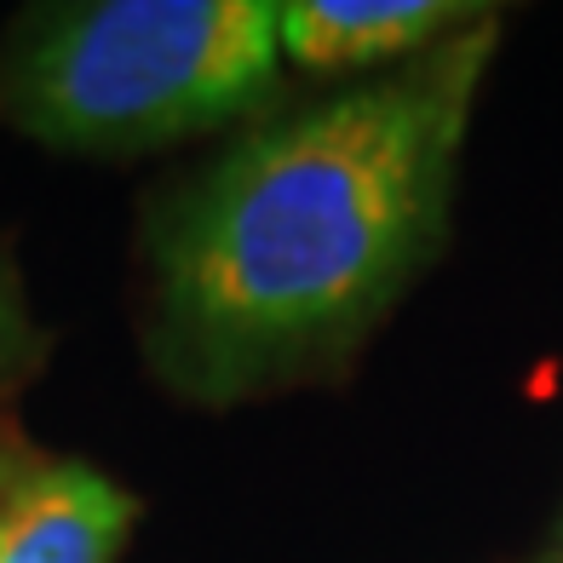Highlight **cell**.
<instances>
[{
    "mask_svg": "<svg viewBox=\"0 0 563 563\" xmlns=\"http://www.w3.org/2000/svg\"><path fill=\"white\" fill-rule=\"evenodd\" d=\"M495 12L328 104L253 126L167 201L150 247L156 351L224 402L340 356L438 253Z\"/></svg>",
    "mask_w": 563,
    "mask_h": 563,
    "instance_id": "1",
    "label": "cell"
},
{
    "mask_svg": "<svg viewBox=\"0 0 563 563\" xmlns=\"http://www.w3.org/2000/svg\"><path fill=\"white\" fill-rule=\"evenodd\" d=\"M276 64L271 0L53 7L0 46V121L75 156H133L247 115Z\"/></svg>",
    "mask_w": 563,
    "mask_h": 563,
    "instance_id": "2",
    "label": "cell"
},
{
    "mask_svg": "<svg viewBox=\"0 0 563 563\" xmlns=\"http://www.w3.org/2000/svg\"><path fill=\"white\" fill-rule=\"evenodd\" d=\"M139 500L87 460H35L0 506V563H115Z\"/></svg>",
    "mask_w": 563,
    "mask_h": 563,
    "instance_id": "3",
    "label": "cell"
},
{
    "mask_svg": "<svg viewBox=\"0 0 563 563\" xmlns=\"http://www.w3.org/2000/svg\"><path fill=\"white\" fill-rule=\"evenodd\" d=\"M477 18L483 7L454 0H288L276 7V41L305 69H379L415 64Z\"/></svg>",
    "mask_w": 563,
    "mask_h": 563,
    "instance_id": "4",
    "label": "cell"
},
{
    "mask_svg": "<svg viewBox=\"0 0 563 563\" xmlns=\"http://www.w3.org/2000/svg\"><path fill=\"white\" fill-rule=\"evenodd\" d=\"M23 351H30V317H23V299L12 288L7 265H0V379L23 363Z\"/></svg>",
    "mask_w": 563,
    "mask_h": 563,
    "instance_id": "5",
    "label": "cell"
},
{
    "mask_svg": "<svg viewBox=\"0 0 563 563\" xmlns=\"http://www.w3.org/2000/svg\"><path fill=\"white\" fill-rule=\"evenodd\" d=\"M30 466H35V460L23 454V449H18V443L7 438V431H0V506H7V495L18 489V477L30 472Z\"/></svg>",
    "mask_w": 563,
    "mask_h": 563,
    "instance_id": "6",
    "label": "cell"
}]
</instances>
